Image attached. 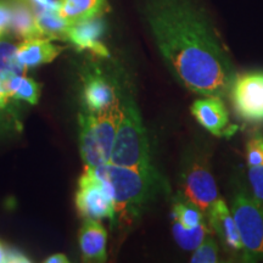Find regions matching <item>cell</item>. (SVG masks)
I'll use <instances>...</instances> for the list:
<instances>
[{"instance_id": "12", "label": "cell", "mask_w": 263, "mask_h": 263, "mask_svg": "<svg viewBox=\"0 0 263 263\" xmlns=\"http://www.w3.org/2000/svg\"><path fill=\"white\" fill-rule=\"evenodd\" d=\"M84 111L103 112L120 104L116 89L106 78L99 73L87 76L83 84Z\"/></svg>"}, {"instance_id": "5", "label": "cell", "mask_w": 263, "mask_h": 263, "mask_svg": "<svg viewBox=\"0 0 263 263\" xmlns=\"http://www.w3.org/2000/svg\"><path fill=\"white\" fill-rule=\"evenodd\" d=\"M232 213L238 227L245 259L252 261L263 256V209L254 197L240 190L233 196Z\"/></svg>"}, {"instance_id": "9", "label": "cell", "mask_w": 263, "mask_h": 263, "mask_svg": "<svg viewBox=\"0 0 263 263\" xmlns=\"http://www.w3.org/2000/svg\"><path fill=\"white\" fill-rule=\"evenodd\" d=\"M16 50L15 44L0 41V133L9 130L12 126L17 127L16 115L10 108V101L14 99L10 95L9 84L14 76L25 73L26 70L18 64Z\"/></svg>"}, {"instance_id": "4", "label": "cell", "mask_w": 263, "mask_h": 263, "mask_svg": "<svg viewBox=\"0 0 263 263\" xmlns=\"http://www.w3.org/2000/svg\"><path fill=\"white\" fill-rule=\"evenodd\" d=\"M122 103L103 112L83 111L80 120V151L85 167L110 162Z\"/></svg>"}, {"instance_id": "22", "label": "cell", "mask_w": 263, "mask_h": 263, "mask_svg": "<svg viewBox=\"0 0 263 263\" xmlns=\"http://www.w3.org/2000/svg\"><path fill=\"white\" fill-rule=\"evenodd\" d=\"M190 262L193 263H215L218 262V246L211 236H207L195 249Z\"/></svg>"}, {"instance_id": "18", "label": "cell", "mask_w": 263, "mask_h": 263, "mask_svg": "<svg viewBox=\"0 0 263 263\" xmlns=\"http://www.w3.org/2000/svg\"><path fill=\"white\" fill-rule=\"evenodd\" d=\"M172 233L174 240L180 248L186 251H192L211 234V227L207 226L203 221L194 228H185L182 223H179L177 219H173Z\"/></svg>"}, {"instance_id": "21", "label": "cell", "mask_w": 263, "mask_h": 263, "mask_svg": "<svg viewBox=\"0 0 263 263\" xmlns=\"http://www.w3.org/2000/svg\"><path fill=\"white\" fill-rule=\"evenodd\" d=\"M203 211L188 200H178L173 206V219H177L185 228H194L203 222Z\"/></svg>"}, {"instance_id": "10", "label": "cell", "mask_w": 263, "mask_h": 263, "mask_svg": "<svg viewBox=\"0 0 263 263\" xmlns=\"http://www.w3.org/2000/svg\"><path fill=\"white\" fill-rule=\"evenodd\" d=\"M192 114L199 124L216 137H227L234 133L235 126H230L226 105L219 97H203L194 101Z\"/></svg>"}, {"instance_id": "2", "label": "cell", "mask_w": 263, "mask_h": 263, "mask_svg": "<svg viewBox=\"0 0 263 263\" xmlns=\"http://www.w3.org/2000/svg\"><path fill=\"white\" fill-rule=\"evenodd\" d=\"M103 184L114 203L115 221L128 222L139 215L157 189V173L143 172L111 162L85 167Z\"/></svg>"}, {"instance_id": "14", "label": "cell", "mask_w": 263, "mask_h": 263, "mask_svg": "<svg viewBox=\"0 0 263 263\" xmlns=\"http://www.w3.org/2000/svg\"><path fill=\"white\" fill-rule=\"evenodd\" d=\"M64 50V47L54 44L50 38H32L26 39L17 47L16 59L18 64L25 68L37 67V66L49 64L55 60Z\"/></svg>"}, {"instance_id": "16", "label": "cell", "mask_w": 263, "mask_h": 263, "mask_svg": "<svg viewBox=\"0 0 263 263\" xmlns=\"http://www.w3.org/2000/svg\"><path fill=\"white\" fill-rule=\"evenodd\" d=\"M107 0H58V11L68 25L100 17L106 11Z\"/></svg>"}, {"instance_id": "25", "label": "cell", "mask_w": 263, "mask_h": 263, "mask_svg": "<svg viewBox=\"0 0 263 263\" xmlns=\"http://www.w3.org/2000/svg\"><path fill=\"white\" fill-rule=\"evenodd\" d=\"M29 259L25 256H22L18 252L12 251V250H8L0 241V263L6 262H28Z\"/></svg>"}, {"instance_id": "19", "label": "cell", "mask_w": 263, "mask_h": 263, "mask_svg": "<svg viewBox=\"0 0 263 263\" xmlns=\"http://www.w3.org/2000/svg\"><path fill=\"white\" fill-rule=\"evenodd\" d=\"M37 24L44 37L50 39H66L68 25L59 14L58 10L50 9H33Z\"/></svg>"}, {"instance_id": "6", "label": "cell", "mask_w": 263, "mask_h": 263, "mask_svg": "<svg viewBox=\"0 0 263 263\" xmlns=\"http://www.w3.org/2000/svg\"><path fill=\"white\" fill-rule=\"evenodd\" d=\"M180 186L184 199L196 205L203 212L209 211L212 203L218 199L209 161L201 154L192 155L184 162Z\"/></svg>"}, {"instance_id": "1", "label": "cell", "mask_w": 263, "mask_h": 263, "mask_svg": "<svg viewBox=\"0 0 263 263\" xmlns=\"http://www.w3.org/2000/svg\"><path fill=\"white\" fill-rule=\"evenodd\" d=\"M145 16L161 57L179 84L223 98L235 78L232 61L195 0H146Z\"/></svg>"}, {"instance_id": "7", "label": "cell", "mask_w": 263, "mask_h": 263, "mask_svg": "<svg viewBox=\"0 0 263 263\" xmlns=\"http://www.w3.org/2000/svg\"><path fill=\"white\" fill-rule=\"evenodd\" d=\"M236 114L248 122H263V71L235 76L229 90Z\"/></svg>"}, {"instance_id": "27", "label": "cell", "mask_w": 263, "mask_h": 263, "mask_svg": "<svg viewBox=\"0 0 263 263\" xmlns=\"http://www.w3.org/2000/svg\"><path fill=\"white\" fill-rule=\"evenodd\" d=\"M32 9L58 10V0H27Z\"/></svg>"}, {"instance_id": "26", "label": "cell", "mask_w": 263, "mask_h": 263, "mask_svg": "<svg viewBox=\"0 0 263 263\" xmlns=\"http://www.w3.org/2000/svg\"><path fill=\"white\" fill-rule=\"evenodd\" d=\"M10 20H11L10 6L0 2V39L10 29Z\"/></svg>"}, {"instance_id": "11", "label": "cell", "mask_w": 263, "mask_h": 263, "mask_svg": "<svg viewBox=\"0 0 263 263\" xmlns=\"http://www.w3.org/2000/svg\"><path fill=\"white\" fill-rule=\"evenodd\" d=\"M104 31L103 20L95 17L68 26L65 41L70 42L78 51H89L94 57L107 58L110 54L101 42Z\"/></svg>"}, {"instance_id": "3", "label": "cell", "mask_w": 263, "mask_h": 263, "mask_svg": "<svg viewBox=\"0 0 263 263\" xmlns=\"http://www.w3.org/2000/svg\"><path fill=\"white\" fill-rule=\"evenodd\" d=\"M110 162L117 166L130 167L143 172L157 173L151 161L150 143L143 120L133 101H124L121 106L116 138Z\"/></svg>"}, {"instance_id": "23", "label": "cell", "mask_w": 263, "mask_h": 263, "mask_svg": "<svg viewBox=\"0 0 263 263\" xmlns=\"http://www.w3.org/2000/svg\"><path fill=\"white\" fill-rule=\"evenodd\" d=\"M246 161L248 166H258L263 163V136L255 134L246 144Z\"/></svg>"}, {"instance_id": "8", "label": "cell", "mask_w": 263, "mask_h": 263, "mask_svg": "<svg viewBox=\"0 0 263 263\" xmlns=\"http://www.w3.org/2000/svg\"><path fill=\"white\" fill-rule=\"evenodd\" d=\"M76 207L84 219L115 221L114 203L106 190L88 168L82 174L76 192Z\"/></svg>"}, {"instance_id": "28", "label": "cell", "mask_w": 263, "mask_h": 263, "mask_svg": "<svg viewBox=\"0 0 263 263\" xmlns=\"http://www.w3.org/2000/svg\"><path fill=\"white\" fill-rule=\"evenodd\" d=\"M45 263H66L68 262V258L66 257L64 254H55L52 256H49L44 261Z\"/></svg>"}, {"instance_id": "24", "label": "cell", "mask_w": 263, "mask_h": 263, "mask_svg": "<svg viewBox=\"0 0 263 263\" xmlns=\"http://www.w3.org/2000/svg\"><path fill=\"white\" fill-rule=\"evenodd\" d=\"M249 180L255 201L263 209V163L249 167Z\"/></svg>"}, {"instance_id": "17", "label": "cell", "mask_w": 263, "mask_h": 263, "mask_svg": "<svg viewBox=\"0 0 263 263\" xmlns=\"http://www.w3.org/2000/svg\"><path fill=\"white\" fill-rule=\"evenodd\" d=\"M11 20H10V31L17 38L26 39L44 37L37 24L34 11L29 5L21 2H15L10 6Z\"/></svg>"}, {"instance_id": "13", "label": "cell", "mask_w": 263, "mask_h": 263, "mask_svg": "<svg viewBox=\"0 0 263 263\" xmlns=\"http://www.w3.org/2000/svg\"><path fill=\"white\" fill-rule=\"evenodd\" d=\"M210 227L215 229L217 235L222 240L224 246L230 251L239 252L242 250V242L240 238L238 227L230 210L222 199H217L209 209Z\"/></svg>"}, {"instance_id": "20", "label": "cell", "mask_w": 263, "mask_h": 263, "mask_svg": "<svg viewBox=\"0 0 263 263\" xmlns=\"http://www.w3.org/2000/svg\"><path fill=\"white\" fill-rule=\"evenodd\" d=\"M9 91L14 100L26 101L31 105L38 104L39 97H41L39 84L32 78L25 76V73L16 74L11 78L9 84Z\"/></svg>"}, {"instance_id": "15", "label": "cell", "mask_w": 263, "mask_h": 263, "mask_svg": "<svg viewBox=\"0 0 263 263\" xmlns=\"http://www.w3.org/2000/svg\"><path fill=\"white\" fill-rule=\"evenodd\" d=\"M107 234L97 219H85L80 230V248L82 258L85 262H105Z\"/></svg>"}]
</instances>
